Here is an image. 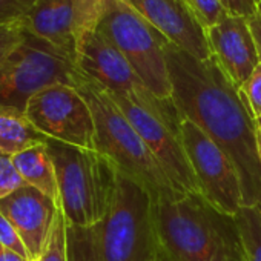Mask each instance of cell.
Here are the masks:
<instances>
[{"instance_id":"obj_3","label":"cell","mask_w":261,"mask_h":261,"mask_svg":"<svg viewBox=\"0 0 261 261\" xmlns=\"http://www.w3.org/2000/svg\"><path fill=\"white\" fill-rule=\"evenodd\" d=\"M74 88L86 100L95 126V151L105 155L121 175L140 185L152 201L180 195L166 177L165 171L121 112L112 95L79 68L74 75Z\"/></svg>"},{"instance_id":"obj_6","label":"cell","mask_w":261,"mask_h":261,"mask_svg":"<svg viewBox=\"0 0 261 261\" xmlns=\"http://www.w3.org/2000/svg\"><path fill=\"white\" fill-rule=\"evenodd\" d=\"M151 195L120 174L115 200L95 226L101 261H152L157 255Z\"/></svg>"},{"instance_id":"obj_11","label":"cell","mask_w":261,"mask_h":261,"mask_svg":"<svg viewBox=\"0 0 261 261\" xmlns=\"http://www.w3.org/2000/svg\"><path fill=\"white\" fill-rule=\"evenodd\" d=\"M112 98L140 134L174 188L181 194H200L195 174L178 130L169 127L155 114L127 97L112 95Z\"/></svg>"},{"instance_id":"obj_34","label":"cell","mask_w":261,"mask_h":261,"mask_svg":"<svg viewBox=\"0 0 261 261\" xmlns=\"http://www.w3.org/2000/svg\"><path fill=\"white\" fill-rule=\"evenodd\" d=\"M258 13L261 14V2H259V8H258Z\"/></svg>"},{"instance_id":"obj_9","label":"cell","mask_w":261,"mask_h":261,"mask_svg":"<svg viewBox=\"0 0 261 261\" xmlns=\"http://www.w3.org/2000/svg\"><path fill=\"white\" fill-rule=\"evenodd\" d=\"M25 114L39 134L83 149H95L92 112L71 85H53L34 94Z\"/></svg>"},{"instance_id":"obj_5","label":"cell","mask_w":261,"mask_h":261,"mask_svg":"<svg viewBox=\"0 0 261 261\" xmlns=\"http://www.w3.org/2000/svg\"><path fill=\"white\" fill-rule=\"evenodd\" d=\"M100 31L133 66L145 86L160 100H172L165 56L169 40L124 0H109L98 22Z\"/></svg>"},{"instance_id":"obj_12","label":"cell","mask_w":261,"mask_h":261,"mask_svg":"<svg viewBox=\"0 0 261 261\" xmlns=\"http://www.w3.org/2000/svg\"><path fill=\"white\" fill-rule=\"evenodd\" d=\"M59 209L56 200L30 185L0 200V212L16 227L31 261L42 256Z\"/></svg>"},{"instance_id":"obj_13","label":"cell","mask_w":261,"mask_h":261,"mask_svg":"<svg viewBox=\"0 0 261 261\" xmlns=\"http://www.w3.org/2000/svg\"><path fill=\"white\" fill-rule=\"evenodd\" d=\"M172 45L206 60L212 57L206 30L186 0H124Z\"/></svg>"},{"instance_id":"obj_27","label":"cell","mask_w":261,"mask_h":261,"mask_svg":"<svg viewBox=\"0 0 261 261\" xmlns=\"http://www.w3.org/2000/svg\"><path fill=\"white\" fill-rule=\"evenodd\" d=\"M0 244L7 249H10V250H13V252H16V253H19V255H22L23 258L30 259L28 250H27L20 235L17 233L13 223L2 212H0Z\"/></svg>"},{"instance_id":"obj_7","label":"cell","mask_w":261,"mask_h":261,"mask_svg":"<svg viewBox=\"0 0 261 261\" xmlns=\"http://www.w3.org/2000/svg\"><path fill=\"white\" fill-rule=\"evenodd\" d=\"M75 65L85 75L112 95L127 97L180 133L183 118L174 100H160L155 97L145 86L120 49L100 31L95 30L79 40Z\"/></svg>"},{"instance_id":"obj_8","label":"cell","mask_w":261,"mask_h":261,"mask_svg":"<svg viewBox=\"0 0 261 261\" xmlns=\"http://www.w3.org/2000/svg\"><path fill=\"white\" fill-rule=\"evenodd\" d=\"M77 65L66 56L31 36L0 63V108L25 111L28 100L53 85L74 86Z\"/></svg>"},{"instance_id":"obj_32","label":"cell","mask_w":261,"mask_h":261,"mask_svg":"<svg viewBox=\"0 0 261 261\" xmlns=\"http://www.w3.org/2000/svg\"><path fill=\"white\" fill-rule=\"evenodd\" d=\"M256 126H258V130L261 133V118H258V120H256Z\"/></svg>"},{"instance_id":"obj_2","label":"cell","mask_w":261,"mask_h":261,"mask_svg":"<svg viewBox=\"0 0 261 261\" xmlns=\"http://www.w3.org/2000/svg\"><path fill=\"white\" fill-rule=\"evenodd\" d=\"M151 215L163 261H247L235 217L198 192L152 201Z\"/></svg>"},{"instance_id":"obj_26","label":"cell","mask_w":261,"mask_h":261,"mask_svg":"<svg viewBox=\"0 0 261 261\" xmlns=\"http://www.w3.org/2000/svg\"><path fill=\"white\" fill-rule=\"evenodd\" d=\"M240 91L243 92L255 120L261 118V63L255 68V71Z\"/></svg>"},{"instance_id":"obj_16","label":"cell","mask_w":261,"mask_h":261,"mask_svg":"<svg viewBox=\"0 0 261 261\" xmlns=\"http://www.w3.org/2000/svg\"><path fill=\"white\" fill-rule=\"evenodd\" d=\"M13 162L27 185L34 186L60 204L56 168L45 143L14 154Z\"/></svg>"},{"instance_id":"obj_21","label":"cell","mask_w":261,"mask_h":261,"mask_svg":"<svg viewBox=\"0 0 261 261\" xmlns=\"http://www.w3.org/2000/svg\"><path fill=\"white\" fill-rule=\"evenodd\" d=\"M37 261H68L66 256V218L62 207L57 212L48 244Z\"/></svg>"},{"instance_id":"obj_1","label":"cell","mask_w":261,"mask_h":261,"mask_svg":"<svg viewBox=\"0 0 261 261\" xmlns=\"http://www.w3.org/2000/svg\"><path fill=\"white\" fill-rule=\"evenodd\" d=\"M165 56L172 100L181 115L194 121L230 157L243 189V207L261 204L258 126L247 101L218 62L200 60L171 42Z\"/></svg>"},{"instance_id":"obj_28","label":"cell","mask_w":261,"mask_h":261,"mask_svg":"<svg viewBox=\"0 0 261 261\" xmlns=\"http://www.w3.org/2000/svg\"><path fill=\"white\" fill-rule=\"evenodd\" d=\"M229 16L250 19L258 13L261 0H220Z\"/></svg>"},{"instance_id":"obj_30","label":"cell","mask_w":261,"mask_h":261,"mask_svg":"<svg viewBox=\"0 0 261 261\" xmlns=\"http://www.w3.org/2000/svg\"><path fill=\"white\" fill-rule=\"evenodd\" d=\"M0 261H30V259L23 258L22 255H19L0 244Z\"/></svg>"},{"instance_id":"obj_22","label":"cell","mask_w":261,"mask_h":261,"mask_svg":"<svg viewBox=\"0 0 261 261\" xmlns=\"http://www.w3.org/2000/svg\"><path fill=\"white\" fill-rule=\"evenodd\" d=\"M204 30H209L226 19L227 13L220 0H186Z\"/></svg>"},{"instance_id":"obj_18","label":"cell","mask_w":261,"mask_h":261,"mask_svg":"<svg viewBox=\"0 0 261 261\" xmlns=\"http://www.w3.org/2000/svg\"><path fill=\"white\" fill-rule=\"evenodd\" d=\"M66 256L68 261H101L95 226L80 227L66 223Z\"/></svg>"},{"instance_id":"obj_10","label":"cell","mask_w":261,"mask_h":261,"mask_svg":"<svg viewBox=\"0 0 261 261\" xmlns=\"http://www.w3.org/2000/svg\"><path fill=\"white\" fill-rule=\"evenodd\" d=\"M180 137L200 194L220 212L235 217L243 207V189L230 157L194 121L183 118Z\"/></svg>"},{"instance_id":"obj_33","label":"cell","mask_w":261,"mask_h":261,"mask_svg":"<svg viewBox=\"0 0 261 261\" xmlns=\"http://www.w3.org/2000/svg\"><path fill=\"white\" fill-rule=\"evenodd\" d=\"M152 261H163V259H162V258H160V256H159V255H155V258H154V259H152Z\"/></svg>"},{"instance_id":"obj_23","label":"cell","mask_w":261,"mask_h":261,"mask_svg":"<svg viewBox=\"0 0 261 261\" xmlns=\"http://www.w3.org/2000/svg\"><path fill=\"white\" fill-rule=\"evenodd\" d=\"M22 186H27V181L19 174L13 162V155L0 152V200Z\"/></svg>"},{"instance_id":"obj_14","label":"cell","mask_w":261,"mask_h":261,"mask_svg":"<svg viewBox=\"0 0 261 261\" xmlns=\"http://www.w3.org/2000/svg\"><path fill=\"white\" fill-rule=\"evenodd\" d=\"M206 37L214 59L229 80L241 89L259 65L249 19L227 14L224 20L206 30Z\"/></svg>"},{"instance_id":"obj_20","label":"cell","mask_w":261,"mask_h":261,"mask_svg":"<svg viewBox=\"0 0 261 261\" xmlns=\"http://www.w3.org/2000/svg\"><path fill=\"white\" fill-rule=\"evenodd\" d=\"M109 0H72L75 40L97 30Z\"/></svg>"},{"instance_id":"obj_17","label":"cell","mask_w":261,"mask_h":261,"mask_svg":"<svg viewBox=\"0 0 261 261\" xmlns=\"http://www.w3.org/2000/svg\"><path fill=\"white\" fill-rule=\"evenodd\" d=\"M28 120L25 111L16 108H0V152L14 155L25 149L45 143Z\"/></svg>"},{"instance_id":"obj_15","label":"cell","mask_w":261,"mask_h":261,"mask_svg":"<svg viewBox=\"0 0 261 261\" xmlns=\"http://www.w3.org/2000/svg\"><path fill=\"white\" fill-rule=\"evenodd\" d=\"M25 30L75 63L77 40L72 0H36Z\"/></svg>"},{"instance_id":"obj_35","label":"cell","mask_w":261,"mask_h":261,"mask_svg":"<svg viewBox=\"0 0 261 261\" xmlns=\"http://www.w3.org/2000/svg\"><path fill=\"white\" fill-rule=\"evenodd\" d=\"M258 207H259V212H261V204H259V206H258Z\"/></svg>"},{"instance_id":"obj_29","label":"cell","mask_w":261,"mask_h":261,"mask_svg":"<svg viewBox=\"0 0 261 261\" xmlns=\"http://www.w3.org/2000/svg\"><path fill=\"white\" fill-rule=\"evenodd\" d=\"M249 25H250V31L253 34V39H255V45H256L259 63H261V14L256 13L255 16H252L249 19Z\"/></svg>"},{"instance_id":"obj_24","label":"cell","mask_w":261,"mask_h":261,"mask_svg":"<svg viewBox=\"0 0 261 261\" xmlns=\"http://www.w3.org/2000/svg\"><path fill=\"white\" fill-rule=\"evenodd\" d=\"M36 0H0V25L25 23Z\"/></svg>"},{"instance_id":"obj_25","label":"cell","mask_w":261,"mask_h":261,"mask_svg":"<svg viewBox=\"0 0 261 261\" xmlns=\"http://www.w3.org/2000/svg\"><path fill=\"white\" fill-rule=\"evenodd\" d=\"M25 23L0 25V63L25 40Z\"/></svg>"},{"instance_id":"obj_4","label":"cell","mask_w":261,"mask_h":261,"mask_svg":"<svg viewBox=\"0 0 261 261\" xmlns=\"http://www.w3.org/2000/svg\"><path fill=\"white\" fill-rule=\"evenodd\" d=\"M56 168L59 200L68 224L97 226L108 215L117 194L118 169L95 149H83L46 139Z\"/></svg>"},{"instance_id":"obj_31","label":"cell","mask_w":261,"mask_h":261,"mask_svg":"<svg viewBox=\"0 0 261 261\" xmlns=\"http://www.w3.org/2000/svg\"><path fill=\"white\" fill-rule=\"evenodd\" d=\"M258 157H259V163H261V133L258 130Z\"/></svg>"},{"instance_id":"obj_19","label":"cell","mask_w":261,"mask_h":261,"mask_svg":"<svg viewBox=\"0 0 261 261\" xmlns=\"http://www.w3.org/2000/svg\"><path fill=\"white\" fill-rule=\"evenodd\" d=\"M247 261H261V212L258 206L241 207L235 215Z\"/></svg>"}]
</instances>
